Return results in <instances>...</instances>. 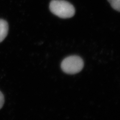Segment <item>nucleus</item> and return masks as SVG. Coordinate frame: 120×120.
I'll use <instances>...</instances> for the list:
<instances>
[{"mask_svg": "<svg viewBox=\"0 0 120 120\" xmlns=\"http://www.w3.org/2000/svg\"><path fill=\"white\" fill-rule=\"evenodd\" d=\"M49 7L52 13L61 18H71L75 13L74 6L64 0H52L49 4Z\"/></svg>", "mask_w": 120, "mask_h": 120, "instance_id": "f257e3e1", "label": "nucleus"}, {"mask_svg": "<svg viewBox=\"0 0 120 120\" xmlns=\"http://www.w3.org/2000/svg\"><path fill=\"white\" fill-rule=\"evenodd\" d=\"M8 22L3 19H0V43L5 38L8 34Z\"/></svg>", "mask_w": 120, "mask_h": 120, "instance_id": "7ed1b4c3", "label": "nucleus"}, {"mask_svg": "<svg viewBox=\"0 0 120 120\" xmlns=\"http://www.w3.org/2000/svg\"><path fill=\"white\" fill-rule=\"evenodd\" d=\"M4 95L0 91V109L3 107L4 104Z\"/></svg>", "mask_w": 120, "mask_h": 120, "instance_id": "39448f33", "label": "nucleus"}, {"mask_svg": "<svg viewBox=\"0 0 120 120\" xmlns=\"http://www.w3.org/2000/svg\"><path fill=\"white\" fill-rule=\"evenodd\" d=\"M112 7L116 11L120 12V0H108Z\"/></svg>", "mask_w": 120, "mask_h": 120, "instance_id": "20e7f679", "label": "nucleus"}, {"mask_svg": "<svg viewBox=\"0 0 120 120\" xmlns=\"http://www.w3.org/2000/svg\"><path fill=\"white\" fill-rule=\"evenodd\" d=\"M60 66L64 73L75 74L82 71L84 67V61L79 56H69L62 60Z\"/></svg>", "mask_w": 120, "mask_h": 120, "instance_id": "f03ea898", "label": "nucleus"}]
</instances>
